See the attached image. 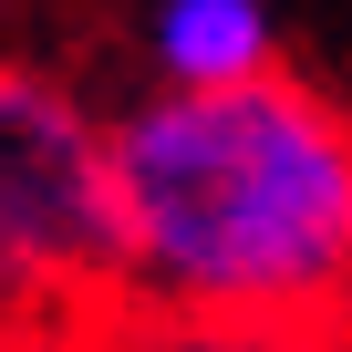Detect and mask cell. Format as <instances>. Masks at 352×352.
Here are the masks:
<instances>
[{
    "mask_svg": "<svg viewBox=\"0 0 352 352\" xmlns=\"http://www.w3.org/2000/svg\"><path fill=\"white\" fill-rule=\"evenodd\" d=\"M104 321L352 352V104L300 63L208 104L124 94Z\"/></svg>",
    "mask_w": 352,
    "mask_h": 352,
    "instance_id": "obj_1",
    "label": "cell"
},
{
    "mask_svg": "<svg viewBox=\"0 0 352 352\" xmlns=\"http://www.w3.org/2000/svg\"><path fill=\"white\" fill-rule=\"evenodd\" d=\"M114 290V114L32 52H0V331L104 321Z\"/></svg>",
    "mask_w": 352,
    "mask_h": 352,
    "instance_id": "obj_2",
    "label": "cell"
},
{
    "mask_svg": "<svg viewBox=\"0 0 352 352\" xmlns=\"http://www.w3.org/2000/svg\"><path fill=\"white\" fill-rule=\"evenodd\" d=\"M270 73H290V42L259 0H155L135 21V94L208 104V94H249Z\"/></svg>",
    "mask_w": 352,
    "mask_h": 352,
    "instance_id": "obj_3",
    "label": "cell"
},
{
    "mask_svg": "<svg viewBox=\"0 0 352 352\" xmlns=\"http://www.w3.org/2000/svg\"><path fill=\"white\" fill-rule=\"evenodd\" d=\"M114 352H342V342H280V331H155V321H114Z\"/></svg>",
    "mask_w": 352,
    "mask_h": 352,
    "instance_id": "obj_4",
    "label": "cell"
}]
</instances>
